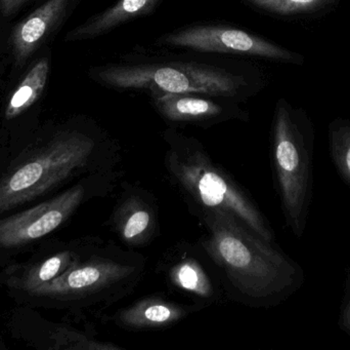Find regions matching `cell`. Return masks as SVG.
I'll list each match as a JSON object with an SVG mask.
<instances>
[{"label": "cell", "instance_id": "4fadbf2b", "mask_svg": "<svg viewBox=\"0 0 350 350\" xmlns=\"http://www.w3.org/2000/svg\"><path fill=\"white\" fill-rule=\"evenodd\" d=\"M164 0H118L67 33L68 42L98 38L155 12Z\"/></svg>", "mask_w": 350, "mask_h": 350}, {"label": "cell", "instance_id": "9a60e30c", "mask_svg": "<svg viewBox=\"0 0 350 350\" xmlns=\"http://www.w3.org/2000/svg\"><path fill=\"white\" fill-rule=\"evenodd\" d=\"M100 242V240L98 238L96 242L84 250L68 249V250L55 253L45 260L27 267L22 275H18V277H14L12 281H10V284H12L10 286L16 289L24 290L31 294L38 288L61 277L64 273H66L70 267L73 266L79 259H81L86 253L90 252Z\"/></svg>", "mask_w": 350, "mask_h": 350}, {"label": "cell", "instance_id": "d6986e66", "mask_svg": "<svg viewBox=\"0 0 350 350\" xmlns=\"http://www.w3.org/2000/svg\"><path fill=\"white\" fill-rule=\"evenodd\" d=\"M51 349L65 350H123L124 347H119L109 341L98 340L92 334H86L81 331L59 327L53 331L51 336Z\"/></svg>", "mask_w": 350, "mask_h": 350}, {"label": "cell", "instance_id": "30bf717a", "mask_svg": "<svg viewBox=\"0 0 350 350\" xmlns=\"http://www.w3.org/2000/svg\"><path fill=\"white\" fill-rule=\"evenodd\" d=\"M149 97L156 112L172 127L196 125L208 129L228 121L247 123L250 119L248 111L241 105L242 103L234 99L170 92H159Z\"/></svg>", "mask_w": 350, "mask_h": 350}, {"label": "cell", "instance_id": "ac0fdd59", "mask_svg": "<svg viewBox=\"0 0 350 350\" xmlns=\"http://www.w3.org/2000/svg\"><path fill=\"white\" fill-rule=\"evenodd\" d=\"M258 12L288 16L310 14L330 5L335 0H240Z\"/></svg>", "mask_w": 350, "mask_h": 350}, {"label": "cell", "instance_id": "44dd1931", "mask_svg": "<svg viewBox=\"0 0 350 350\" xmlns=\"http://www.w3.org/2000/svg\"><path fill=\"white\" fill-rule=\"evenodd\" d=\"M27 0H0V10L4 16L14 14Z\"/></svg>", "mask_w": 350, "mask_h": 350}, {"label": "cell", "instance_id": "9c48e42d", "mask_svg": "<svg viewBox=\"0 0 350 350\" xmlns=\"http://www.w3.org/2000/svg\"><path fill=\"white\" fill-rule=\"evenodd\" d=\"M156 271L170 292L202 310L228 300L217 271L198 244L170 247L158 260Z\"/></svg>", "mask_w": 350, "mask_h": 350}, {"label": "cell", "instance_id": "6da1fadb", "mask_svg": "<svg viewBox=\"0 0 350 350\" xmlns=\"http://www.w3.org/2000/svg\"><path fill=\"white\" fill-rule=\"evenodd\" d=\"M204 229L197 242L213 263L230 301L271 308L304 285V268L271 244L224 212L197 216Z\"/></svg>", "mask_w": 350, "mask_h": 350}, {"label": "cell", "instance_id": "7a4b0ae2", "mask_svg": "<svg viewBox=\"0 0 350 350\" xmlns=\"http://www.w3.org/2000/svg\"><path fill=\"white\" fill-rule=\"evenodd\" d=\"M131 53L119 62L94 66L88 76L117 92L153 95L201 94L244 103L262 86L252 64L240 60L181 55L174 58Z\"/></svg>", "mask_w": 350, "mask_h": 350}, {"label": "cell", "instance_id": "277c9868", "mask_svg": "<svg viewBox=\"0 0 350 350\" xmlns=\"http://www.w3.org/2000/svg\"><path fill=\"white\" fill-rule=\"evenodd\" d=\"M120 160L116 140L96 125L59 132L30 160L0 179V213L81 173L115 170Z\"/></svg>", "mask_w": 350, "mask_h": 350}, {"label": "cell", "instance_id": "8992f818", "mask_svg": "<svg viewBox=\"0 0 350 350\" xmlns=\"http://www.w3.org/2000/svg\"><path fill=\"white\" fill-rule=\"evenodd\" d=\"M314 129L310 121L280 99L271 123V160L286 225L304 236L314 197Z\"/></svg>", "mask_w": 350, "mask_h": 350}, {"label": "cell", "instance_id": "5b68a950", "mask_svg": "<svg viewBox=\"0 0 350 350\" xmlns=\"http://www.w3.org/2000/svg\"><path fill=\"white\" fill-rule=\"evenodd\" d=\"M147 258L100 240L61 277L31 295L77 303L105 312L131 296L145 277Z\"/></svg>", "mask_w": 350, "mask_h": 350}, {"label": "cell", "instance_id": "7c38bea8", "mask_svg": "<svg viewBox=\"0 0 350 350\" xmlns=\"http://www.w3.org/2000/svg\"><path fill=\"white\" fill-rule=\"evenodd\" d=\"M202 310L189 302H178L161 294L139 298L113 314H106V322L129 332L163 330Z\"/></svg>", "mask_w": 350, "mask_h": 350}, {"label": "cell", "instance_id": "ba28073f", "mask_svg": "<svg viewBox=\"0 0 350 350\" xmlns=\"http://www.w3.org/2000/svg\"><path fill=\"white\" fill-rule=\"evenodd\" d=\"M155 45L206 55L260 58L281 63L302 62V58L297 53L258 34L226 23L198 22L185 25L158 37Z\"/></svg>", "mask_w": 350, "mask_h": 350}, {"label": "cell", "instance_id": "52a82bcc", "mask_svg": "<svg viewBox=\"0 0 350 350\" xmlns=\"http://www.w3.org/2000/svg\"><path fill=\"white\" fill-rule=\"evenodd\" d=\"M122 176L118 168L94 173L57 197L0 220V248L24 246L47 236L63 225L88 199L109 197Z\"/></svg>", "mask_w": 350, "mask_h": 350}, {"label": "cell", "instance_id": "e0dca14e", "mask_svg": "<svg viewBox=\"0 0 350 350\" xmlns=\"http://www.w3.org/2000/svg\"><path fill=\"white\" fill-rule=\"evenodd\" d=\"M329 149L337 172L350 187V121H336L331 123Z\"/></svg>", "mask_w": 350, "mask_h": 350}, {"label": "cell", "instance_id": "ffe728a7", "mask_svg": "<svg viewBox=\"0 0 350 350\" xmlns=\"http://www.w3.org/2000/svg\"><path fill=\"white\" fill-rule=\"evenodd\" d=\"M338 324L341 331L350 336V269L347 275V283H345V295L341 303Z\"/></svg>", "mask_w": 350, "mask_h": 350}, {"label": "cell", "instance_id": "3957f363", "mask_svg": "<svg viewBox=\"0 0 350 350\" xmlns=\"http://www.w3.org/2000/svg\"><path fill=\"white\" fill-rule=\"evenodd\" d=\"M165 143L164 168L168 180L193 215L224 212L267 242L275 234L252 195L215 160L195 137L174 127L162 133Z\"/></svg>", "mask_w": 350, "mask_h": 350}, {"label": "cell", "instance_id": "2e32d148", "mask_svg": "<svg viewBox=\"0 0 350 350\" xmlns=\"http://www.w3.org/2000/svg\"><path fill=\"white\" fill-rule=\"evenodd\" d=\"M49 73V62L46 58L37 62L29 70L6 105V119L16 118L38 100L46 86Z\"/></svg>", "mask_w": 350, "mask_h": 350}, {"label": "cell", "instance_id": "5bb4252c", "mask_svg": "<svg viewBox=\"0 0 350 350\" xmlns=\"http://www.w3.org/2000/svg\"><path fill=\"white\" fill-rule=\"evenodd\" d=\"M77 0H46L14 28L12 45L16 61H25L61 24Z\"/></svg>", "mask_w": 350, "mask_h": 350}, {"label": "cell", "instance_id": "8fae6325", "mask_svg": "<svg viewBox=\"0 0 350 350\" xmlns=\"http://www.w3.org/2000/svg\"><path fill=\"white\" fill-rule=\"evenodd\" d=\"M106 224L127 248L149 246L160 234L159 208L155 197L139 185L123 183Z\"/></svg>", "mask_w": 350, "mask_h": 350}]
</instances>
